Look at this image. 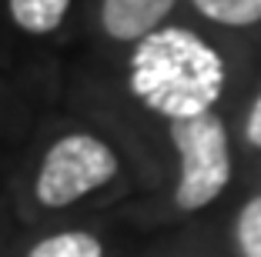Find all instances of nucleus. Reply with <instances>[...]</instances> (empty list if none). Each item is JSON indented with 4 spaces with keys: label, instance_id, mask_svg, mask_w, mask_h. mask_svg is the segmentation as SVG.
<instances>
[{
    "label": "nucleus",
    "instance_id": "obj_2",
    "mask_svg": "<svg viewBox=\"0 0 261 257\" xmlns=\"http://www.w3.org/2000/svg\"><path fill=\"white\" fill-rule=\"evenodd\" d=\"M171 140L181 154V181H177V207L198 211L211 204L224 190L231 177V157H228V134L221 117L201 113L191 121L171 124Z\"/></svg>",
    "mask_w": 261,
    "mask_h": 257
},
{
    "label": "nucleus",
    "instance_id": "obj_3",
    "mask_svg": "<svg viewBox=\"0 0 261 257\" xmlns=\"http://www.w3.org/2000/svg\"><path fill=\"white\" fill-rule=\"evenodd\" d=\"M114 174H117V154L104 140L91 134L61 137L40 164L37 201L47 207H67L81 201L84 194L97 190L100 184H108Z\"/></svg>",
    "mask_w": 261,
    "mask_h": 257
},
{
    "label": "nucleus",
    "instance_id": "obj_8",
    "mask_svg": "<svg viewBox=\"0 0 261 257\" xmlns=\"http://www.w3.org/2000/svg\"><path fill=\"white\" fill-rule=\"evenodd\" d=\"M238 247L245 257H261V197L248 201L238 217Z\"/></svg>",
    "mask_w": 261,
    "mask_h": 257
},
{
    "label": "nucleus",
    "instance_id": "obj_6",
    "mask_svg": "<svg viewBox=\"0 0 261 257\" xmlns=\"http://www.w3.org/2000/svg\"><path fill=\"white\" fill-rule=\"evenodd\" d=\"M194 7L207 20L228 23V27H251L261 20V0H194Z\"/></svg>",
    "mask_w": 261,
    "mask_h": 257
},
{
    "label": "nucleus",
    "instance_id": "obj_7",
    "mask_svg": "<svg viewBox=\"0 0 261 257\" xmlns=\"http://www.w3.org/2000/svg\"><path fill=\"white\" fill-rule=\"evenodd\" d=\"M31 257H104L100 241L91 234H81V231H67V234H54L40 241L31 250Z\"/></svg>",
    "mask_w": 261,
    "mask_h": 257
},
{
    "label": "nucleus",
    "instance_id": "obj_4",
    "mask_svg": "<svg viewBox=\"0 0 261 257\" xmlns=\"http://www.w3.org/2000/svg\"><path fill=\"white\" fill-rule=\"evenodd\" d=\"M174 0H104L100 20L114 40H144L171 14Z\"/></svg>",
    "mask_w": 261,
    "mask_h": 257
},
{
    "label": "nucleus",
    "instance_id": "obj_9",
    "mask_svg": "<svg viewBox=\"0 0 261 257\" xmlns=\"http://www.w3.org/2000/svg\"><path fill=\"white\" fill-rule=\"evenodd\" d=\"M248 140H251L254 147H261V97L254 100L251 113H248Z\"/></svg>",
    "mask_w": 261,
    "mask_h": 257
},
{
    "label": "nucleus",
    "instance_id": "obj_1",
    "mask_svg": "<svg viewBox=\"0 0 261 257\" xmlns=\"http://www.w3.org/2000/svg\"><path fill=\"white\" fill-rule=\"evenodd\" d=\"M224 64L211 44L181 27H161L144 37L130 57V91L144 107L174 121L211 113L221 97Z\"/></svg>",
    "mask_w": 261,
    "mask_h": 257
},
{
    "label": "nucleus",
    "instance_id": "obj_5",
    "mask_svg": "<svg viewBox=\"0 0 261 257\" xmlns=\"http://www.w3.org/2000/svg\"><path fill=\"white\" fill-rule=\"evenodd\" d=\"M70 0H10V17L27 34H47L64 20Z\"/></svg>",
    "mask_w": 261,
    "mask_h": 257
}]
</instances>
